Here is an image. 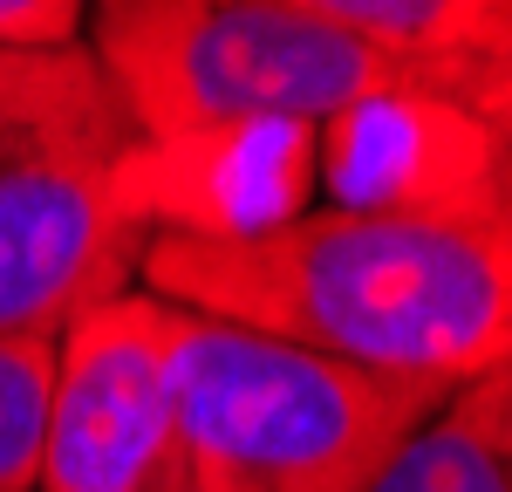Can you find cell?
Returning <instances> with one entry per match:
<instances>
[{
    "label": "cell",
    "mask_w": 512,
    "mask_h": 492,
    "mask_svg": "<svg viewBox=\"0 0 512 492\" xmlns=\"http://www.w3.org/2000/svg\"><path fill=\"white\" fill-rule=\"evenodd\" d=\"M144 294L437 390L512 369V233L308 212L267 240L144 253Z\"/></svg>",
    "instance_id": "1"
},
{
    "label": "cell",
    "mask_w": 512,
    "mask_h": 492,
    "mask_svg": "<svg viewBox=\"0 0 512 492\" xmlns=\"http://www.w3.org/2000/svg\"><path fill=\"white\" fill-rule=\"evenodd\" d=\"M171 383L198 492H369L451 397L192 308H171Z\"/></svg>",
    "instance_id": "2"
},
{
    "label": "cell",
    "mask_w": 512,
    "mask_h": 492,
    "mask_svg": "<svg viewBox=\"0 0 512 492\" xmlns=\"http://www.w3.org/2000/svg\"><path fill=\"white\" fill-rule=\"evenodd\" d=\"M89 55L130 137L219 123L321 130L376 89H410L321 0H110L89 14Z\"/></svg>",
    "instance_id": "3"
},
{
    "label": "cell",
    "mask_w": 512,
    "mask_h": 492,
    "mask_svg": "<svg viewBox=\"0 0 512 492\" xmlns=\"http://www.w3.org/2000/svg\"><path fill=\"white\" fill-rule=\"evenodd\" d=\"M123 144L62 123L0 130V342H62L144 274L151 233L130 226L110 185Z\"/></svg>",
    "instance_id": "4"
},
{
    "label": "cell",
    "mask_w": 512,
    "mask_h": 492,
    "mask_svg": "<svg viewBox=\"0 0 512 492\" xmlns=\"http://www.w3.org/2000/svg\"><path fill=\"white\" fill-rule=\"evenodd\" d=\"M35 492H198L158 294H117L55 342Z\"/></svg>",
    "instance_id": "5"
},
{
    "label": "cell",
    "mask_w": 512,
    "mask_h": 492,
    "mask_svg": "<svg viewBox=\"0 0 512 492\" xmlns=\"http://www.w3.org/2000/svg\"><path fill=\"white\" fill-rule=\"evenodd\" d=\"M328 212L512 233V144L478 103L431 89H376L315 130Z\"/></svg>",
    "instance_id": "6"
},
{
    "label": "cell",
    "mask_w": 512,
    "mask_h": 492,
    "mask_svg": "<svg viewBox=\"0 0 512 492\" xmlns=\"http://www.w3.org/2000/svg\"><path fill=\"white\" fill-rule=\"evenodd\" d=\"M130 226L192 246H246L315 212V130L308 123H219L130 137L110 164Z\"/></svg>",
    "instance_id": "7"
},
{
    "label": "cell",
    "mask_w": 512,
    "mask_h": 492,
    "mask_svg": "<svg viewBox=\"0 0 512 492\" xmlns=\"http://www.w3.org/2000/svg\"><path fill=\"white\" fill-rule=\"evenodd\" d=\"M410 89L478 103L512 76V0H321Z\"/></svg>",
    "instance_id": "8"
},
{
    "label": "cell",
    "mask_w": 512,
    "mask_h": 492,
    "mask_svg": "<svg viewBox=\"0 0 512 492\" xmlns=\"http://www.w3.org/2000/svg\"><path fill=\"white\" fill-rule=\"evenodd\" d=\"M369 492H512V369L458 383Z\"/></svg>",
    "instance_id": "9"
},
{
    "label": "cell",
    "mask_w": 512,
    "mask_h": 492,
    "mask_svg": "<svg viewBox=\"0 0 512 492\" xmlns=\"http://www.w3.org/2000/svg\"><path fill=\"white\" fill-rule=\"evenodd\" d=\"M14 123H62V130H117L130 123L117 110V89L89 48H48V55H14L0 48V130Z\"/></svg>",
    "instance_id": "10"
},
{
    "label": "cell",
    "mask_w": 512,
    "mask_h": 492,
    "mask_svg": "<svg viewBox=\"0 0 512 492\" xmlns=\"http://www.w3.org/2000/svg\"><path fill=\"white\" fill-rule=\"evenodd\" d=\"M55 342H0V492H35Z\"/></svg>",
    "instance_id": "11"
},
{
    "label": "cell",
    "mask_w": 512,
    "mask_h": 492,
    "mask_svg": "<svg viewBox=\"0 0 512 492\" xmlns=\"http://www.w3.org/2000/svg\"><path fill=\"white\" fill-rule=\"evenodd\" d=\"M76 0H0V48L14 55H48V48H76L82 35Z\"/></svg>",
    "instance_id": "12"
},
{
    "label": "cell",
    "mask_w": 512,
    "mask_h": 492,
    "mask_svg": "<svg viewBox=\"0 0 512 492\" xmlns=\"http://www.w3.org/2000/svg\"><path fill=\"white\" fill-rule=\"evenodd\" d=\"M478 110H485V117H492V130L512 144V76L499 82V89H485V96H478Z\"/></svg>",
    "instance_id": "13"
}]
</instances>
